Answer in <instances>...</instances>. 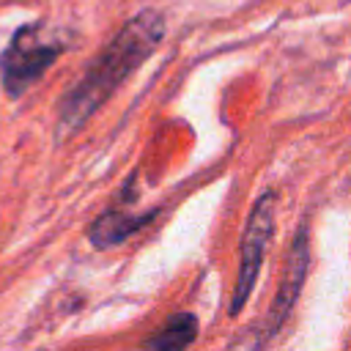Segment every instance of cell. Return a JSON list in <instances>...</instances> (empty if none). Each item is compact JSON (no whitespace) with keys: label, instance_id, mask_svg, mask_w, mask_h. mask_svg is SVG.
Here are the masks:
<instances>
[{"label":"cell","instance_id":"1","mask_svg":"<svg viewBox=\"0 0 351 351\" xmlns=\"http://www.w3.org/2000/svg\"><path fill=\"white\" fill-rule=\"evenodd\" d=\"M165 36V16L154 8L134 14L121 33L93 58L85 74L63 93L58 104V134H74L121 88V82L154 55Z\"/></svg>","mask_w":351,"mask_h":351},{"label":"cell","instance_id":"2","mask_svg":"<svg viewBox=\"0 0 351 351\" xmlns=\"http://www.w3.org/2000/svg\"><path fill=\"white\" fill-rule=\"evenodd\" d=\"M66 44L41 22H30L14 30L11 41L0 52V80L8 96H22L44 71L63 55Z\"/></svg>","mask_w":351,"mask_h":351},{"label":"cell","instance_id":"3","mask_svg":"<svg viewBox=\"0 0 351 351\" xmlns=\"http://www.w3.org/2000/svg\"><path fill=\"white\" fill-rule=\"evenodd\" d=\"M274 206H277L274 192H263L255 200V206L247 217L244 236H241V250H239V274H236L233 293H230V302H228V315H239L244 310L247 299L252 296L255 280H258L261 266H263L266 247H269L271 233H274Z\"/></svg>","mask_w":351,"mask_h":351},{"label":"cell","instance_id":"4","mask_svg":"<svg viewBox=\"0 0 351 351\" xmlns=\"http://www.w3.org/2000/svg\"><path fill=\"white\" fill-rule=\"evenodd\" d=\"M307 266H310V236H307V228L302 225L296 230V236L291 239V247H288V255H285V269H282V277H280V285H277V293L271 299V307L263 318V335H261V343L271 340L280 326L288 321L299 293H302V285L307 280Z\"/></svg>","mask_w":351,"mask_h":351},{"label":"cell","instance_id":"5","mask_svg":"<svg viewBox=\"0 0 351 351\" xmlns=\"http://www.w3.org/2000/svg\"><path fill=\"white\" fill-rule=\"evenodd\" d=\"M156 217V211H148V214H129L123 211L121 206L115 208H107L104 214H99L90 228H88V239L93 247L99 250H110V247H118L123 244L129 236H134L137 230H143L151 219Z\"/></svg>","mask_w":351,"mask_h":351},{"label":"cell","instance_id":"6","mask_svg":"<svg viewBox=\"0 0 351 351\" xmlns=\"http://www.w3.org/2000/svg\"><path fill=\"white\" fill-rule=\"evenodd\" d=\"M200 332L195 313H173L154 335L145 337L143 351H186Z\"/></svg>","mask_w":351,"mask_h":351}]
</instances>
